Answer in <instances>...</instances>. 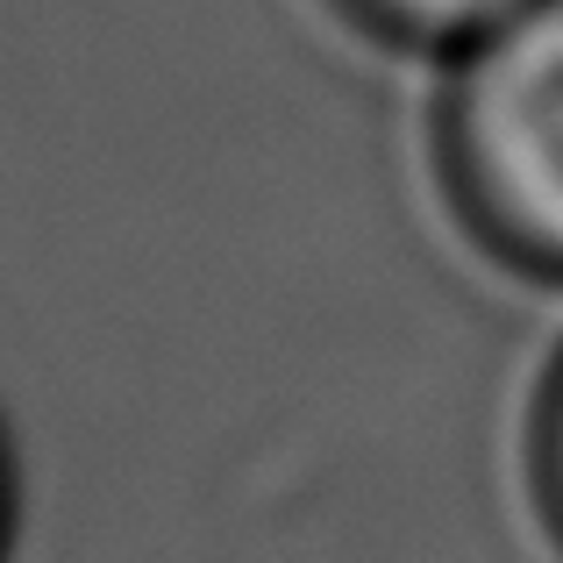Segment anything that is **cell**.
<instances>
[{"label": "cell", "mask_w": 563, "mask_h": 563, "mask_svg": "<svg viewBox=\"0 0 563 563\" xmlns=\"http://www.w3.org/2000/svg\"><path fill=\"white\" fill-rule=\"evenodd\" d=\"M14 514H22V478H14V442L0 428V563L14 550Z\"/></svg>", "instance_id": "4"}, {"label": "cell", "mask_w": 563, "mask_h": 563, "mask_svg": "<svg viewBox=\"0 0 563 563\" xmlns=\"http://www.w3.org/2000/svg\"><path fill=\"white\" fill-rule=\"evenodd\" d=\"M428 151L456 229L514 278L563 286V0H521L442 57Z\"/></svg>", "instance_id": "1"}, {"label": "cell", "mask_w": 563, "mask_h": 563, "mask_svg": "<svg viewBox=\"0 0 563 563\" xmlns=\"http://www.w3.org/2000/svg\"><path fill=\"white\" fill-rule=\"evenodd\" d=\"M350 29H364L385 51H407V57H450L464 51L471 36H485L493 22H507L521 0H329Z\"/></svg>", "instance_id": "2"}, {"label": "cell", "mask_w": 563, "mask_h": 563, "mask_svg": "<svg viewBox=\"0 0 563 563\" xmlns=\"http://www.w3.org/2000/svg\"><path fill=\"white\" fill-rule=\"evenodd\" d=\"M528 499H536L550 542L563 550V350L550 357L536 407H528Z\"/></svg>", "instance_id": "3"}]
</instances>
